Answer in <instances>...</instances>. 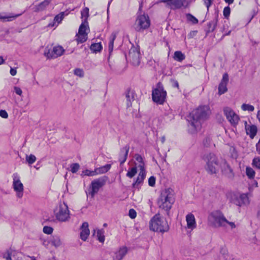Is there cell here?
<instances>
[{
  "label": "cell",
  "mask_w": 260,
  "mask_h": 260,
  "mask_svg": "<svg viewBox=\"0 0 260 260\" xmlns=\"http://www.w3.org/2000/svg\"><path fill=\"white\" fill-rule=\"evenodd\" d=\"M175 200V194L172 189H165L161 193L158 200V205L165 211L170 210Z\"/></svg>",
  "instance_id": "cell-1"
},
{
  "label": "cell",
  "mask_w": 260,
  "mask_h": 260,
  "mask_svg": "<svg viewBox=\"0 0 260 260\" xmlns=\"http://www.w3.org/2000/svg\"><path fill=\"white\" fill-rule=\"evenodd\" d=\"M211 113L208 106H201L191 112L190 118L193 124H201L209 118Z\"/></svg>",
  "instance_id": "cell-2"
},
{
  "label": "cell",
  "mask_w": 260,
  "mask_h": 260,
  "mask_svg": "<svg viewBox=\"0 0 260 260\" xmlns=\"http://www.w3.org/2000/svg\"><path fill=\"white\" fill-rule=\"evenodd\" d=\"M150 230L156 232H166L169 229L166 219L160 213L154 215L149 223Z\"/></svg>",
  "instance_id": "cell-3"
},
{
  "label": "cell",
  "mask_w": 260,
  "mask_h": 260,
  "mask_svg": "<svg viewBox=\"0 0 260 260\" xmlns=\"http://www.w3.org/2000/svg\"><path fill=\"white\" fill-rule=\"evenodd\" d=\"M209 225L213 227H220L229 224L230 225H235L227 220L221 212L219 211H214L211 213L208 217Z\"/></svg>",
  "instance_id": "cell-4"
},
{
  "label": "cell",
  "mask_w": 260,
  "mask_h": 260,
  "mask_svg": "<svg viewBox=\"0 0 260 260\" xmlns=\"http://www.w3.org/2000/svg\"><path fill=\"white\" fill-rule=\"evenodd\" d=\"M166 91H165L162 85L160 83H158L152 91L153 101L158 104H162L166 101Z\"/></svg>",
  "instance_id": "cell-5"
},
{
  "label": "cell",
  "mask_w": 260,
  "mask_h": 260,
  "mask_svg": "<svg viewBox=\"0 0 260 260\" xmlns=\"http://www.w3.org/2000/svg\"><path fill=\"white\" fill-rule=\"evenodd\" d=\"M206 169L212 174L216 173L219 168V163L216 157L213 154L206 155L205 158Z\"/></svg>",
  "instance_id": "cell-6"
},
{
  "label": "cell",
  "mask_w": 260,
  "mask_h": 260,
  "mask_svg": "<svg viewBox=\"0 0 260 260\" xmlns=\"http://www.w3.org/2000/svg\"><path fill=\"white\" fill-rule=\"evenodd\" d=\"M89 32V28L87 20H84L79 28L76 40L78 43H82L87 40Z\"/></svg>",
  "instance_id": "cell-7"
},
{
  "label": "cell",
  "mask_w": 260,
  "mask_h": 260,
  "mask_svg": "<svg viewBox=\"0 0 260 260\" xmlns=\"http://www.w3.org/2000/svg\"><path fill=\"white\" fill-rule=\"evenodd\" d=\"M108 178L106 176L102 177L101 178L97 179L91 183V194L92 197H93L99 191L100 189L105 185Z\"/></svg>",
  "instance_id": "cell-8"
},
{
  "label": "cell",
  "mask_w": 260,
  "mask_h": 260,
  "mask_svg": "<svg viewBox=\"0 0 260 260\" xmlns=\"http://www.w3.org/2000/svg\"><path fill=\"white\" fill-rule=\"evenodd\" d=\"M150 26V20L147 15H142L139 16L135 24V28L138 30H145Z\"/></svg>",
  "instance_id": "cell-9"
},
{
  "label": "cell",
  "mask_w": 260,
  "mask_h": 260,
  "mask_svg": "<svg viewBox=\"0 0 260 260\" xmlns=\"http://www.w3.org/2000/svg\"><path fill=\"white\" fill-rule=\"evenodd\" d=\"M64 53V49L60 45H57L49 49L45 53V55L49 59H55L61 57Z\"/></svg>",
  "instance_id": "cell-10"
},
{
  "label": "cell",
  "mask_w": 260,
  "mask_h": 260,
  "mask_svg": "<svg viewBox=\"0 0 260 260\" xmlns=\"http://www.w3.org/2000/svg\"><path fill=\"white\" fill-rule=\"evenodd\" d=\"M57 219L62 221H65L69 218V211L66 205L63 204L59 205L57 211L56 212Z\"/></svg>",
  "instance_id": "cell-11"
},
{
  "label": "cell",
  "mask_w": 260,
  "mask_h": 260,
  "mask_svg": "<svg viewBox=\"0 0 260 260\" xmlns=\"http://www.w3.org/2000/svg\"><path fill=\"white\" fill-rule=\"evenodd\" d=\"M223 112L227 120L231 124L234 126L237 124L239 120V118L233 110L229 107H225L223 109Z\"/></svg>",
  "instance_id": "cell-12"
},
{
  "label": "cell",
  "mask_w": 260,
  "mask_h": 260,
  "mask_svg": "<svg viewBox=\"0 0 260 260\" xmlns=\"http://www.w3.org/2000/svg\"><path fill=\"white\" fill-rule=\"evenodd\" d=\"M135 158H136V160H137V162L139 163V169H140L139 174L138 175V177L136 179L135 183H134V186H136L141 183L143 180L145 171H144V162L141 156L138 154H137L136 156H135Z\"/></svg>",
  "instance_id": "cell-13"
},
{
  "label": "cell",
  "mask_w": 260,
  "mask_h": 260,
  "mask_svg": "<svg viewBox=\"0 0 260 260\" xmlns=\"http://www.w3.org/2000/svg\"><path fill=\"white\" fill-rule=\"evenodd\" d=\"M111 165L110 164L104 166L100 167L99 168L96 169L95 170H85L83 171V174L84 175L88 176H93L95 175L102 174L105 173L107 172L111 168Z\"/></svg>",
  "instance_id": "cell-14"
},
{
  "label": "cell",
  "mask_w": 260,
  "mask_h": 260,
  "mask_svg": "<svg viewBox=\"0 0 260 260\" xmlns=\"http://www.w3.org/2000/svg\"><path fill=\"white\" fill-rule=\"evenodd\" d=\"M130 59L132 63L135 66H138L140 63L139 51L135 47L133 46L130 52Z\"/></svg>",
  "instance_id": "cell-15"
},
{
  "label": "cell",
  "mask_w": 260,
  "mask_h": 260,
  "mask_svg": "<svg viewBox=\"0 0 260 260\" xmlns=\"http://www.w3.org/2000/svg\"><path fill=\"white\" fill-rule=\"evenodd\" d=\"M228 82H229V76L228 74L225 73L223 76V78L221 80V82L219 84V95L224 94L228 91L227 85Z\"/></svg>",
  "instance_id": "cell-16"
},
{
  "label": "cell",
  "mask_w": 260,
  "mask_h": 260,
  "mask_svg": "<svg viewBox=\"0 0 260 260\" xmlns=\"http://www.w3.org/2000/svg\"><path fill=\"white\" fill-rule=\"evenodd\" d=\"M90 234L89 224L87 223H84L82 224L81 227V231L80 233V238L83 241H85L87 239Z\"/></svg>",
  "instance_id": "cell-17"
},
{
  "label": "cell",
  "mask_w": 260,
  "mask_h": 260,
  "mask_svg": "<svg viewBox=\"0 0 260 260\" xmlns=\"http://www.w3.org/2000/svg\"><path fill=\"white\" fill-rule=\"evenodd\" d=\"M187 227L190 229H194L196 227V221L195 216L192 213H189L186 216Z\"/></svg>",
  "instance_id": "cell-18"
},
{
  "label": "cell",
  "mask_w": 260,
  "mask_h": 260,
  "mask_svg": "<svg viewBox=\"0 0 260 260\" xmlns=\"http://www.w3.org/2000/svg\"><path fill=\"white\" fill-rule=\"evenodd\" d=\"M186 2L183 0H175L171 1H166L167 4L173 9H178L183 7L184 5V3Z\"/></svg>",
  "instance_id": "cell-19"
},
{
  "label": "cell",
  "mask_w": 260,
  "mask_h": 260,
  "mask_svg": "<svg viewBox=\"0 0 260 260\" xmlns=\"http://www.w3.org/2000/svg\"><path fill=\"white\" fill-rule=\"evenodd\" d=\"M246 130L247 132V134H248L250 135V137L252 139L254 137V136H256V134L257 133L258 129L254 125L252 126L246 125Z\"/></svg>",
  "instance_id": "cell-20"
},
{
  "label": "cell",
  "mask_w": 260,
  "mask_h": 260,
  "mask_svg": "<svg viewBox=\"0 0 260 260\" xmlns=\"http://www.w3.org/2000/svg\"><path fill=\"white\" fill-rule=\"evenodd\" d=\"M13 187L16 193H19V194L22 193L23 185H22V183H21V181L19 179H14V183H13Z\"/></svg>",
  "instance_id": "cell-21"
},
{
  "label": "cell",
  "mask_w": 260,
  "mask_h": 260,
  "mask_svg": "<svg viewBox=\"0 0 260 260\" xmlns=\"http://www.w3.org/2000/svg\"><path fill=\"white\" fill-rule=\"evenodd\" d=\"M129 149V147H126L123 148L120 152V162L121 164L124 163L126 161V159L127 158Z\"/></svg>",
  "instance_id": "cell-22"
},
{
  "label": "cell",
  "mask_w": 260,
  "mask_h": 260,
  "mask_svg": "<svg viewBox=\"0 0 260 260\" xmlns=\"http://www.w3.org/2000/svg\"><path fill=\"white\" fill-rule=\"evenodd\" d=\"M103 47L102 46L101 44L100 43L93 44L91 46V49L93 53H100Z\"/></svg>",
  "instance_id": "cell-23"
},
{
  "label": "cell",
  "mask_w": 260,
  "mask_h": 260,
  "mask_svg": "<svg viewBox=\"0 0 260 260\" xmlns=\"http://www.w3.org/2000/svg\"><path fill=\"white\" fill-rule=\"evenodd\" d=\"M64 16H65V13L64 12H62V13H61L59 15H57L55 17V19L53 20V23L51 24V26H56L57 24H59V23L61 22L62 20L63 19V18L64 17Z\"/></svg>",
  "instance_id": "cell-24"
},
{
  "label": "cell",
  "mask_w": 260,
  "mask_h": 260,
  "mask_svg": "<svg viewBox=\"0 0 260 260\" xmlns=\"http://www.w3.org/2000/svg\"><path fill=\"white\" fill-rule=\"evenodd\" d=\"M127 251H128V249L126 247L121 248L118 252V260H121L122 258H123L124 256H125V254H127Z\"/></svg>",
  "instance_id": "cell-25"
},
{
  "label": "cell",
  "mask_w": 260,
  "mask_h": 260,
  "mask_svg": "<svg viewBox=\"0 0 260 260\" xmlns=\"http://www.w3.org/2000/svg\"><path fill=\"white\" fill-rule=\"evenodd\" d=\"M174 57L176 61L181 62L185 59V56L180 51H176L174 53Z\"/></svg>",
  "instance_id": "cell-26"
},
{
  "label": "cell",
  "mask_w": 260,
  "mask_h": 260,
  "mask_svg": "<svg viewBox=\"0 0 260 260\" xmlns=\"http://www.w3.org/2000/svg\"><path fill=\"white\" fill-rule=\"evenodd\" d=\"M17 15L11 13H0V19H10L13 17H15Z\"/></svg>",
  "instance_id": "cell-27"
},
{
  "label": "cell",
  "mask_w": 260,
  "mask_h": 260,
  "mask_svg": "<svg viewBox=\"0 0 260 260\" xmlns=\"http://www.w3.org/2000/svg\"><path fill=\"white\" fill-rule=\"evenodd\" d=\"M49 2H50L49 1H44L42 3H41V4H39L38 6H37L36 8V11H42V10H43L48 5Z\"/></svg>",
  "instance_id": "cell-28"
},
{
  "label": "cell",
  "mask_w": 260,
  "mask_h": 260,
  "mask_svg": "<svg viewBox=\"0 0 260 260\" xmlns=\"http://www.w3.org/2000/svg\"><path fill=\"white\" fill-rule=\"evenodd\" d=\"M246 173L249 178H253L255 176V172L250 167H247L246 169Z\"/></svg>",
  "instance_id": "cell-29"
},
{
  "label": "cell",
  "mask_w": 260,
  "mask_h": 260,
  "mask_svg": "<svg viewBox=\"0 0 260 260\" xmlns=\"http://www.w3.org/2000/svg\"><path fill=\"white\" fill-rule=\"evenodd\" d=\"M242 109L244 111H252L254 110V107L253 106L250 105L249 104H244L242 105Z\"/></svg>",
  "instance_id": "cell-30"
},
{
  "label": "cell",
  "mask_w": 260,
  "mask_h": 260,
  "mask_svg": "<svg viewBox=\"0 0 260 260\" xmlns=\"http://www.w3.org/2000/svg\"><path fill=\"white\" fill-rule=\"evenodd\" d=\"M97 235L98 240H99V241L101 242L102 243H104V242L105 241V236H104L103 232L101 230H99L98 231Z\"/></svg>",
  "instance_id": "cell-31"
},
{
  "label": "cell",
  "mask_w": 260,
  "mask_h": 260,
  "mask_svg": "<svg viewBox=\"0 0 260 260\" xmlns=\"http://www.w3.org/2000/svg\"><path fill=\"white\" fill-rule=\"evenodd\" d=\"M79 168H80V166L78 163L73 164L71 165V172L73 173H76L79 170Z\"/></svg>",
  "instance_id": "cell-32"
},
{
  "label": "cell",
  "mask_w": 260,
  "mask_h": 260,
  "mask_svg": "<svg viewBox=\"0 0 260 260\" xmlns=\"http://www.w3.org/2000/svg\"><path fill=\"white\" fill-rule=\"evenodd\" d=\"M137 172V169L136 167H134V168L130 169L129 171L128 172V176L129 177L131 178V177L134 176L136 174Z\"/></svg>",
  "instance_id": "cell-33"
},
{
  "label": "cell",
  "mask_w": 260,
  "mask_h": 260,
  "mask_svg": "<svg viewBox=\"0 0 260 260\" xmlns=\"http://www.w3.org/2000/svg\"><path fill=\"white\" fill-rule=\"evenodd\" d=\"M53 229L52 228L50 227L45 226L43 228V232L47 235H50L51 234L53 233Z\"/></svg>",
  "instance_id": "cell-34"
},
{
  "label": "cell",
  "mask_w": 260,
  "mask_h": 260,
  "mask_svg": "<svg viewBox=\"0 0 260 260\" xmlns=\"http://www.w3.org/2000/svg\"><path fill=\"white\" fill-rule=\"evenodd\" d=\"M115 33H114V34H113L112 35L111 37V39H110V43L109 45L110 53H111V51H112V49H113V46L114 41V40H115Z\"/></svg>",
  "instance_id": "cell-35"
},
{
  "label": "cell",
  "mask_w": 260,
  "mask_h": 260,
  "mask_svg": "<svg viewBox=\"0 0 260 260\" xmlns=\"http://www.w3.org/2000/svg\"><path fill=\"white\" fill-rule=\"evenodd\" d=\"M187 17L189 21H191V22H193L194 24H197L198 22V19L197 18H195L194 16H193L192 15L190 14H187Z\"/></svg>",
  "instance_id": "cell-36"
},
{
  "label": "cell",
  "mask_w": 260,
  "mask_h": 260,
  "mask_svg": "<svg viewBox=\"0 0 260 260\" xmlns=\"http://www.w3.org/2000/svg\"><path fill=\"white\" fill-rule=\"evenodd\" d=\"M36 160V157L34 155H32V154L26 157V160L30 164H32L33 162H35Z\"/></svg>",
  "instance_id": "cell-37"
},
{
  "label": "cell",
  "mask_w": 260,
  "mask_h": 260,
  "mask_svg": "<svg viewBox=\"0 0 260 260\" xmlns=\"http://www.w3.org/2000/svg\"><path fill=\"white\" fill-rule=\"evenodd\" d=\"M88 14H89V9L85 8L82 12V17L83 18L84 20H87V18H88Z\"/></svg>",
  "instance_id": "cell-38"
},
{
  "label": "cell",
  "mask_w": 260,
  "mask_h": 260,
  "mask_svg": "<svg viewBox=\"0 0 260 260\" xmlns=\"http://www.w3.org/2000/svg\"><path fill=\"white\" fill-rule=\"evenodd\" d=\"M74 74H75V75L80 77H82L84 75L83 70L80 69H78V68L75 69V71H74Z\"/></svg>",
  "instance_id": "cell-39"
},
{
  "label": "cell",
  "mask_w": 260,
  "mask_h": 260,
  "mask_svg": "<svg viewBox=\"0 0 260 260\" xmlns=\"http://www.w3.org/2000/svg\"><path fill=\"white\" fill-rule=\"evenodd\" d=\"M252 164L254 166L256 167L258 169H260V158L258 157L257 158H255L253 160Z\"/></svg>",
  "instance_id": "cell-40"
},
{
  "label": "cell",
  "mask_w": 260,
  "mask_h": 260,
  "mask_svg": "<svg viewBox=\"0 0 260 260\" xmlns=\"http://www.w3.org/2000/svg\"><path fill=\"white\" fill-rule=\"evenodd\" d=\"M129 216L132 219H135L137 216L136 211L133 209H130L129 211Z\"/></svg>",
  "instance_id": "cell-41"
},
{
  "label": "cell",
  "mask_w": 260,
  "mask_h": 260,
  "mask_svg": "<svg viewBox=\"0 0 260 260\" xmlns=\"http://www.w3.org/2000/svg\"><path fill=\"white\" fill-rule=\"evenodd\" d=\"M230 9L229 7H226L223 10V15L225 17H228L230 14Z\"/></svg>",
  "instance_id": "cell-42"
},
{
  "label": "cell",
  "mask_w": 260,
  "mask_h": 260,
  "mask_svg": "<svg viewBox=\"0 0 260 260\" xmlns=\"http://www.w3.org/2000/svg\"><path fill=\"white\" fill-rule=\"evenodd\" d=\"M148 183L150 187H154L155 184H156V178L154 176L150 177L149 180H148Z\"/></svg>",
  "instance_id": "cell-43"
},
{
  "label": "cell",
  "mask_w": 260,
  "mask_h": 260,
  "mask_svg": "<svg viewBox=\"0 0 260 260\" xmlns=\"http://www.w3.org/2000/svg\"><path fill=\"white\" fill-rule=\"evenodd\" d=\"M0 116L4 118H8V114L7 112L5 110H1L0 111Z\"/></svg>",
  "instance_id": "cell-44"
},
{
  "label": "cell",
  "mask_w": 260,
  "mask_h": 260,
  "mask_svg": "<svg viewBox=\"0 0 260 260\" xmlns=\"http://www.w3.org/2000/svg\"><path fill=\"white\" fill-rule=\"evenodd\" d=\"M14 89H15V91L16 92V93H17V95H21V93H22V91H21V89H20V88L15 87L14 88Z\"/></svg>",
  "instance_id": "cell-45"
},
{
  "label": "cell",
  "mask_w": 260,
  "mask_h": 260,
  "mask_svg": "<svg viewBox=\"0 0 260 260\" xmlns=\"http://www.w3.org/2000/svg\"><path fill=\"white\" fill-rule=\"evenodd\" d=\"M197 31H192L189 34V38H193L195 36V35H196L197 34Z\"/></svg>",
  "instance_id": "cell-46"
},
{
  "label": "cell",
  "mask_w": 260,
  "mask_h": 260,
  "mask_svg": "<svg viewBox=\"0 0 260 260\" xmlns=\"http://www.w3.org/2000/svg\"><path fill=\"white\" fill-rule=\"evenodd\" d=\"M16 73H17V71H16V69H11V70H10V74L12 76H15V75H16Z\"/></svg>",
  "instance_id": "cell-47"
},
{
  "label": "cell",
  "mask_w": 260,
  "mask_h": 260,
  "mask_svg": "<svg viewBox=\"0 0 260 260\" xmlns=\"http://www.w3.org/2000/svg\"><path fill=\"white\" fill-rule=\"evenodd\" d=\"M4 62V60L3 58L2 57H0V65H1L2 64H3Z\"/></svg>",
  "instance_id": "cell-48"
},
{
  "label": "cell",
  "mask_w": 260,
  "mask_h": 260,
  "mask_svg": "<svg viewBox=\"0 0 260 260\" xmlns=\"http://www.w3.org/2000/svg\"><path fill=\"white\" fill-rule=\"evenodd\" d=\"M225 2H227V3H229V4H231V3H232L233 2V1H225Z\"/></svg>",
  "instance_id": "cell-49"
},
{
  "label": "cell",
  "mask_w": 260,
  "mask_h": 260,
  "mask_svg": "<svg viewBox=\"0 0 260 260\" xmlns=\"http://www.w3.org/2000/svg\"><path fill=\"white\" fill-rule=\"evenodd\" d=\"M257 116H258V119L259 120V116H260V111H258V115H257Z\"/></svg>",
  "instance_id": "cell-50"
}]
</instances>
